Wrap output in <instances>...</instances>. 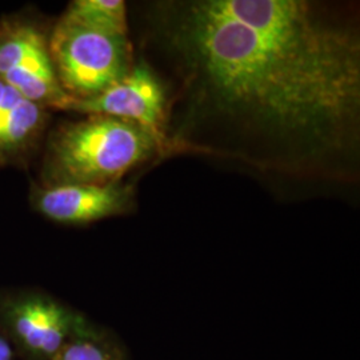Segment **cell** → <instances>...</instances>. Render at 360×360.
Returning a JSON list of instances; mask_svg holds the SVG:
<instances>
[{
    "instance_id": "cell-1",
    "label": "cell",
    "mask_w": 360,
    "mask_h": 360,
    "mask_svg": "<svg viewBox=\"0 0 360 360\" xmlns=\"http://www.w3.org/2000/svg\"><path fill=\"white\" fill-rule=\"evenodd\" d=\"M169 49L195 110L281 167L343 155L360 112L354 27L303 0H202L176 7Z\"/></svg>"
},
{
    "instance_id": "cell-2",
    "label": "cell",
    "mask_w": 360,
    "mask_h": 360,
    "mask_svg": "<svg viewBox=\"0 0 360 360\" xmlns=\"http://www.w3.org/2000/svg\"><path fill=\"white\" fill-rule=\"evenodd\" d=\"M162 150V144L135 123L87 115L52 132L46 150L43 186L120 181L129 169Z\"/></svg>"
},
{
    "instance_id": "cell-3",
    "label": "cell",
    "mask_w": 360,
    "mask_h": 360,
    "mask_svg": "<svg viewBox=\"0 0 360 360\" xmlns=\"http://www.w3.org/2000/svg\"><path fill=\"white\" fill-rule=\"evenodd\" d=\"M49 49L60 87L75 101L102 94L134 67L129 35L79 25L63 16L52 30Z\"/></svg>"
},
{
    "instance_id": "cell-4",
    "label": "cell",
    "mask_w": 360,
    "mask_h": 360,
    "mask_svg": "<svg viewBox=\"0 0 360 360\" xmlns=\"http://www.w3.org/2000/svg\"><path fill=\"white\" fill-rule=\"evenodd\" d=\"M89 318L38 290L0 292V328L20 360H50Z\"/></svg>"
},
{
    "instance_id": "cell-5",
    "label": "cell",
    "mask_w": 360,
    "mask_h": 360,
    "mask_svg": "<svg viewBox=\"0 0 360 360\" xmlns=\"http://www.w3.org/2000/svg\"><path fill=\"white\" fill-rule=\"evenodd\" d=\"M0 80L46 110H63L71 99L58 82L49 38L22 19L0 22Z\"/></svg>"
},
{
    "instance_id": "cell-6",
    "label": "cell",
    "mask_w": 360,
    "mask_h": 360,
    "mask_svg": "<svg viewBox=\"0 0 360 360\" xmlns=\"http://www.w3.org/2000/svg\"><path fill=\"white\" fill-rule=\"evenodd\" d=\"M63 111L104 115L135 123L167 147L166 91L150 67L134 65L129 74L102 94L83 101L70 99Z\"/></svg>"
},
{
    "instance_id": "cell-7",
    "label": "cell",
    "mask_w": 360,
    "mask_h": 360,
    "mask_svg": "<svg viewBox=\"0 0 360 360\" xmlns=\"http://www.w3.org/2000/svg\"><path fill=\"white\" fill-rule=\"evenodd\" d=\"M31 200L43 217L63 224H87L127 212L132 188L108 184H55L37 188Z\"/></svg>"
},
{
    "instance_id": "cell-8",
    "label": "cell",
    "mask_w": 360,
    "mask_h": 360,
    "mask_svg": "<svg viewBox=\"0 0 360 360\" xmlns=\"http://www.w3.org/2000/svg\"><path fill=\"white\" fill-rule=\"evenodd\" d=\"M47 110L0 80V166L22 162L38 144Z\"/></svg>"
},
{
    "instance_id": "cell-9",
    "label": "cell",
    "mask_w": 360,
    "mask_h": 360,
    "mask_svg": "<svg viewBox=\"0 0 360 360\" xmlns=\"http://www.w3.org/2000/svg\"><path fill=\"white\" fill-rule=\"evenodd\" d=\"M50 360H132L129 348L108 327L87 319Z\"/></svg>"
},
{
    "instance_id": "cell-10",
    "label": "cell",
    "mask_w": 360,
    "mask_h": 360,
    "mask_svg": "<svg viewBox=\"0 0 360 360\" xmlns=\"http://www.w3.org/2000/svg\"><path fill=\"white\" fill-rule=\"evenodd\" d=\"M63 18L79 25L129 35L127 8L123 0H75Z\"/></svg>"
},
{
    "instance_id": "cell-11",
    "label": "cell",
    "mask_w": 360,
    "mask_h": 360,
    "mask_svg": "<svg viewBox=\"0 0 360 360\" xmlns=\"http://www.w3.org/2000/svg\"><path fill=\"white\" fill-rule=\"evenodd\" d=\"M0 360H20L11 340L0 328Z\"/></svg>"
}]
</instances>
